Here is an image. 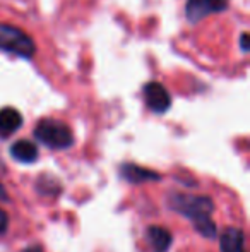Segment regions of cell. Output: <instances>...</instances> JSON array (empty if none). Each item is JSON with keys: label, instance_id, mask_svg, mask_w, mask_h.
<instances>
[{"label": "cell", "instance_id": "4", "mask_svg": "<svg viewBox=\"0 0 250 252\" xmlns=\"http://www.w3.org/2000/svg\"><path fill=\"white\" fill-rule=\"evenodd\" d=\"M228 9V0H187L185 16L189 23L195 24L211 14H220Z\"/></svg>", "mask_w": 250, "mask_h": 252}, {"label": "cell", "instance_id": "11", "mask_svg": "<svg viewBox=\"0 0 250 252\" xmlns=\"http://www.w3.org/2000/svg\"><path fill=\"white\" fill-rule=\"evenodd\" d=\"M7 225H9V216L3 209H0V233H3L7 230Z\"/></svg>", "mask_w": 250, "mask_h": 252}, {"label": "cell", "instance_id": "6", "mask_svg": "<svg viewBox=\"0 0 250 252\" xmlns=\"http://www.w3.org/2000/svg\"><path fill=\"white\" fill-rule=\"evenodd\" d=\"M120 173L125 180H129L130 184H142V182H153V180H160L161 175L153 170L142 168V166L132 165V163H125L122 165Z\"/></svg>", "mask_w": 250, "mask_h": 252}, {"label": "cell", "instance_id": "12", "mask_svg": "<svg viewBox=\"0 0 250 252\" xmlns=\"http://www.w3.org/2000/svg\"><path fill=\"white\" fill-rule=\"evenodd\" d=\"M240 47H242V52H245V53L249 52V34L247 33L242 34V38H240Z\"/></svg>", "mask_w": 250, "mask_h": 252}, {"label": "cell", "instance_id": "7", "mask_svg": "<svg viewBox=\"0 0 250 252\" xmlns=\"http://www.w3.org/2000/svg\"><path fill=\"white\" fill-rule=\"evenodd\" d=\"M146 239L153 252H167L171 246V233L163 226H149L146 232Z\"/></svg>", "mask_w": 250, "mask_h": 252}, {"label": "cell", "instance_id": "2", "mask_svg": "<svg viewBox=\"0 0 250 252\" xmlns=\"http://www.w3.org/2000/svg\"><path fill=\"white\" fill-rule=\"evenodd\" d=\"M34 137L52 150H67L74 144V136L69 126L55 119L40 120L34 127Z\"/></svg>", "mask_w": 250, "mask_h": 252}, {"label": "cell", "instance_id": "14", "mask_svg": "<svg viewBox=\"0 0 250 252\" xmlns=\"http://www.w3.org/2000/svg\"><path fill=\"white\" fill-rule=\"evenodd\" d=\"M23 252H43V249H41L40 246H31V247H26Z\"/></svg>", "mask_w": 250, "mask_h": 252}, {"label": "cell", "instance_id": "8", "mask_svg": "<svg viewBox=\"0 0 250 252\" xmlns=\"http://www.w3.org/2000/svg\"><path fill=\"white\" fill-rule=\"evenodd\" d=\"M221 252H245V235L240 228H226L220 239Z\"/></svg>", "mask_w": 250, "mask_h": 252}, {"label": "cell", "instance_id": "13", "mask_svg": "<svg viewBox=\"0 0 250 252\" xmlns=\"http://www.w3.org/2000/svg\"><path fill=\"white\" fill-rule=\"evenodd\" d=\"M0 201H9V196H7V190L5 187L0 184Z\"/></svg>", "mask_w": 250, "mask_h": 252}, {"label": "cell", "instance_id": "3", "mask_svg": "<svg viewBox=\"0 0 250 252\" xmlns=\"http://www.w3.org/2000/svg\"><path fill=\"white\" fill-rule=\"evenodd\" d=\"M0 52L12 53L21 59H31L36 53V45L21 28L0 23Z\"/></svg>", "mask_w": 250, "mask_h": 252}, {"label": "cell", "instance_id": "10", "mask_svg": "<svg viewBox=\"0 0 250 252\" xmlns=\"http://www.w3.org/2000/svg\"><path fill=\"white\" fill-rule=\"evenodd\" d=\"M10 155L21 163H33L38 159V148L33 141L21 139L10 146Z\"/></svg>", "mask_w": 250, "mask_h": 252}, {"label": "cell", "instance_id": "9", "mask_svg": "<svg viewBox=\"0 0 250 252\" xmlns=\"http://www.w3.org/2000/svg\"><path fill=\"white\" fill-rule=\"evenodd\" d=\"M23 126V115L12 106H5L0 110V134L10 136Z\"/></svg>", "mask_w": 250, "mask_h": 252}, {"label": "cell", "instance_id": "5", "mask_svg": "<svg viewBox=\"0 0 250 252\" xmlns=\"http://www.w3.org/2000/svg\"><path fill=\"white\" fill-rule=\"evenodd\" d=\"M146 105L149 106L151 112L154 113H165L171 106V96L168 90L158 81H151L144 86L142 90Z\"/></svg>", "mask_w": 250, "mask_h": 252}, {"label": "cell", "instance_id": "1", "mask_svg": "<svg viewBox=\"0 0 250 252\" xmlns=\"http://www.w3.org/2000/svg\"><path fill=\"white\" fill-rule=\"evenodd\" d=\"M168 204L173 211L192 220L195 230L206 239L216 237V223L211 220L214 202L207 196H190V194H173L168 199Z\"/></svg>", "mask_w": 250, "mask_h": 252}]
</instances>
